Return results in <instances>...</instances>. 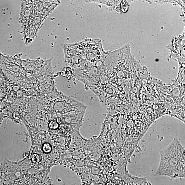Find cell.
<instances>
[{
	"label": "cell",
	"instance_id": "277c9868",
	"mask_svg": "<svg viewBox=\"0 0 185 185\" xmlns=\"http://www.w3.org/2000/svg\"><path fill=\"white\" fill-rule=\"evenodd\" d=\"M43 150L46 153H49L52 151V147L49 143H45L43 146Z\"/></svg>",
	"mask_w": 185,
	"mask_h": 185
},
{
	"label": "cell",
	"instance_id": "3957f363",
	"mask_svg": "<svg viewBox=\"0 0 185 185\" xmlns=\"http://www.w3.org/2000/svg\"><path fill=\"white\" fill-rule=\"evenodd\" d=\"M42 158L41 156L38 154H34L32 157V161L33 163H38L41 161Z\"/></svg>",
	"mask_w": 185,
	"mask_h": 185
},
{
	"label": "cell",
	"instance_id": "6da1fadb",
	"mask_svg": "<svg viewBox=\"0 0 185 185\" xmlns=\"http://www.w3.org/2000/svg\"><path fill=\"white\" fill-rule=\"evenodd\" d=\"M160 159L155 176L172 179L185 178V148L175 138L160 152Z\"/></svg>",
	"mask_w": 185,
	"mask_h": 185
},
{
	"label": "cell",
	"instance_id": "5b68a950",
	"mask_svg": "<svg viewBox=\"0 0 185 185\" xmlns=\"http://www.w3.org/2000/svg\"><path fill=\"white\" fill-rule=\"evenodd\" d=\"M49 126L51 129L55 130L59 127V125L56 121H52L49 123Z\"/></svg>",
	"mask_w": 185,
	"mask_h": 185
},
{
	"label": "cell",
	"instance_id": "52a82bcc",
	"mask_svg": "<svg viewBox=\"0 0 185 185\" xmlns=\"http://www.w3.org/2000/svg\"></svg>",
	"mask_w": 185,
	"mask_h": 185
},
{
	"label": "cell",
	"instance_id": "8992f818",
	"mask_svg": "<svg viewBox=\"0 0 185 185\" xmlns=\"http://www.w3.org/2000/svg\"><path fill=\"white\" fill-rule=\"evenodd\" d=\"M107 185H112V184H111V183H108V184H107Z\"/></svg>",
	"mask_w": 185,
	"mask_h": 185
},
{
	"label": "cell",
	"instance_id": "7a4b0ae2",
	"mask_svg": "<svg viewBox=\"0 0 185 185\" xmlns=\"http://www.w3.org/2000/svg\"><path fill=\"white\" fill-rule=\"evenodd\" d=\"M41 1H39L38 10H35V1L34 4H33L34 10L33 9L32 3H28L26 5L24 3L21 8V11H23V14H21V21L23 26L24 34L26 36L29 37H33L40 25L43 21L44 20L47 16L48 14L54 8H51L48 6L51 3H49L50 1H46L43 7L39 10L41 7Z\"/></svg>",
	"mask_w": 185,
	"mask_h": 185
}]
</instances>
